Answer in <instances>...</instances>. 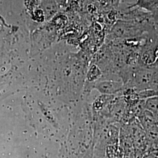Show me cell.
I'll return each mask as SVG.
<instances>
[{
	"label": "cell",
	"mask_w": 158,
	"mask_h": 158,
	"mask_svg": "<svg viewBox=\"0 0 158 158\" xmlns=\"http://www.w3.org/2000/svg\"><path fill=\"white\" fill-rule=\"evenodd\" d=\"M128 7L137 8L152 13L158 8V0H136L135 3Z\"/></svg>",
	"instance_id": "obj_1"
},
{
	"label": "cell",
	"mask_w": 158,
	"mask_h": 158,
	"mask_svg": "<svg viewBox=\"0 0 158 158\" xmlns=\"http://www.w3.org/2000/svg\"><path fill=\"white\" fill-rule=\"evenodd\" d=\"M122 85L121 83L110 81V82H103L98 85L97 88L100 92L104 93L112 94L118 92L121 90Z\"/></svg>",
	"instance_id": "obj_2"
},
{
	"label": "cell",
	"mask_w": 158,
	"mask_h": 158,
	"mask_svg": "<svg viewBox=\"0 0 158 158\" xmlns=\"http://www.w3.org/2000/svg\"><path fill=\"white\" fill-rule=\"evenodd\" d=\"M146 107L154 113H158V97H153L148 99Z\"/></svg>",
	"instance_id": "obj_3"
}]
</instances>
